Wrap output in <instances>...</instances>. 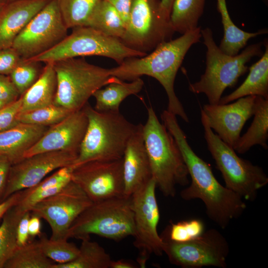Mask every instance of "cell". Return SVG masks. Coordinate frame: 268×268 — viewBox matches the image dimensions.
Listing matches in <instances>:
<instances>
[{"label":"cell","instance_id":"cell-6","mask_svg":"<svg viewBox=\"0 0 268 268\" xmlns=\"http://www.w3.org/2000/svg\"><path fill=\"white\" fill-rule=\"evenodd\" d=\"M57 86L54 104L74 112L82 109L98 89L120 81L110 69L73 58L54 63Z\"/></svg>","mask_w":268,"mask_h":268},{"label":"cell","instance_id":"cell-46","mask_svg":"<svg viewBox=\"0 0 268 268\" xmlns=\"http://www.w3.org/2000/svg\"><path fill=\"white\" fill-rule=\"evenodd\" d=\"M136 265L130 261L121 259L117 261H112L110 268H135Z\"/></svg>","mask_w":268,"mask_h":268},{"label":"cell","instance_id":"cell-15","mask_svg":"<svg viewBox=\"0 0 268 268\" xmlns=\"http://www.w3.org/2000/svg\"><path fill=\"white\" fill-rule=\"evenodd\" d=\"M71 181L93 202L124 197L123 159L93 160L73 168Z\"/></svg>","mask_w":268,"mask_h":268},{"label":"cell","instance_id":"cell-47","mask_svg":"<svg viewBox=\"0 0 268 268\" xmlns=\"http://www.w3.org/2000/svg\"><path fill=\"white\" fill-rule=\"evenodd\" d=\"M174 0H160L162 8L164 12L169 17Z\"/></svg>","mask_w":268,"mask_h":268},{"label":"cell","instance_id":"cell-31","mask_svg":"<svg viewBox=\"0 0 268 268\" xmlns=\"http://www.w3.org/2000/svg\"><path fill=\"white\" fill-rule=\"evenodd\" d=\"M55 263L44 253L39 240L17 246L4 268H52Z\"/></svg>","mask_w":268,"mask_h":268},{"label":"cell","instance_id":"cell-13","mask_svg":"<svg viewBox=\"0 0 268 268\" xmlns=\"http://www.w3.org/2000/svg\"><path fill=\"white\" fill-rule=\"evenodd\" d=\"M156 188L152 178L130 197L134 219V245L139 250L137 263L141 268H145L150 255L160 256L163 253V241L157 232L160 213Z\"/></svg>","mask_w":268,"mask_h":268},{"label":"cell","instance_id":"cell-40","mask_svg":"<svg viewBox=\"0 0 268 268\" xmlns=\"http://www.w3.org/2000/svg\"><path fill=\"white\" fill-rule=\"evenodd\" d=\"M20 96L9 75H0V100L8 104Z\"/></svg>","mask_w":268,"mask_h":268},{"label":"cell","instance_id":"cell-23","mask_svg":"<svg viewBox=\"0 0 268 268\" xmlns=\"http://www.w3.org/2000/svg\"><path fill=\"white\" fill-rule=\"evenodd\" d=\"M45 64L36 81L21 95L20 113L54 104L57 86L56 74L54 63Z\"/></svg>","mask_w":268,"mask_h":268},{"label":"cell","instance_id":"cell-22","mask_svg":"<svg viewBox=\"0 0 268 268\" xmlns=\"http://www.w3.org/2000/svg\"><path fill=\"white\" fill-rule=\"evenodd\" d=\"M261 58L249 68V73L244 82L232 93L221 97L218 104H225L247 96H258L268 99V44Z\"/></svg>","mask_w":268,"mask_h":268},{"label":"cell","instance_id":"cell-17","mask_svg":"<svg viewBox=\"0 0 268 268\" xmlns=\"http://www.w3.org/2000/svg\"><path fill=\"white\" fill-rule=\"evenodd\" d=\"M257 97L247 96L225 104H207L201 109L210 128L233 149L245 124L254 115Z\"/></svg>","mask_w":268,"mask_h":268},{"label":"cell","instance_id":"cell-21","mask_svg":"<svg viewBox=\"0 0 268 268\" xmlns=\"http://www.w3.org/2000/svg\"><path fill=\"white\" fill-rule=\"evenodd\" d=\"M48 127L19 123L0 133V154L12 164L24 158L25 153L41 138Z\"/></svg>","mask_w":268,"mask_h":268},{"label":"cell","instance_id":"cell-7","mask_svg":"<svg viewBox=\"0 0 268 268\" xmlns=\"http://www.w3.org/2000/svg\"><path fill=\"white\" fill-rule=\"evenodd\" d=\"M201 122L208 149L221 173L225 187L243 200L255 201L259 191L268 183V177L263 168L239 157L210 128L202 110Z\"/></svg>","mask_w":268,"mask_h":268},{"label":"cell","instance_id":"cell-36","mask_svg":"<svg viewBox=\"0 0 268 268\" xmlns=\"http://www.w3.org/2000/svg\"><path fill=\"white\" fill-rule=\"evenodd\" d=\"M40 62L31 60H21L13 68L9 76L20 96L36 81L42 69Z\"/></svg>","mask_w":268,"mask_h":268},{"label":"cell","instance_id":"cell-32","mask_svg":"<svg viewBox=\"0 0 268 268\" xmlns=\"http://www.w3.org/2000/svg\"><path fill=\"white\" fill-rule=\"evenodd\" d=\"M23 214L15 205L2 217L0 225V268H4L5 263L17 247V227Z\"/></svg>","mask_w":268,"mask_h":268},{"label":"cell","instance_id":"cell-27","mask_svg":"<svg viewBox=\"0 0 268 268\" xmlns=\"http://www.w3.org/2000/svg\"><path fill=\"white\" fill-rule=\"evenodd\" d=\"M217 9L221 15L223 28V36L219 48L225 54L230 56L236 55L250 39L268 32L266 29L256 32H248L240 29L231 20L226 0H217Z\"/></svg>","mask_w":268,"mask_h":268},{"label":"cell","instance_id":"cell-4","mask_svg":"<svg viewBox=\"0 0 268 268\" xmlns=\"http://www.w3.org/2000/svg\"><path fill=\"white\" fill-rule=\"evenodd\" d=\"M142 127V135L152 178L164 196L174 197L176 187L189 183V173L173 137L159 121L152 107Z\"/></svg>","mask_w":268,"mask_h":268},{"label":"cell","instance_id":"cell-37","mask_svg":"<svg viewBox=\"0 0 268 268\" xmlns=\"http://www.w3.org/2000/svg\"><path fill=\"white\" fill-rule=\"evenodd\" d=\"M204 231L203 222L201 219L193 218L171 223L163 233L172 241L185 242L199 237Z\"/></svg>","mask_w":268,"mask_h":268},{"label":"cell","instance_id":"cell-43","mask_svg":"<svg viewBox=\"0 0 268 268\" xmlns=\"http://www.w3.org/2000/svg\"><path fill=\"white\" fill-rule=\"evenodd\" d=\"M118 11L121 16L125 27L130 16L133 0H106Z\"/></svg>","mask_w":268,"mask_h":268},{"label":"cell","instance_id":"cell-5","mask_svg":"<svg viewBox=\"0 0 268 268\" xmlns=\"http://www.w3.org/2000/svg\"><path fill=\"white\" fill-rule=\"evenodd\" d=\"M201 32L206 48V68L199 81L190 84L189 90L194 93L204 94L209 104H217L225 89L235 85L248 70L247 63L254 57L263 55V43L252 44L240 54L230 56L217 46L210 28L206 27Z\"/></svg>","mask_w":268,"mask_h":268},{"label":"cell","instance_id":"cell-16","mask_svg":"<svg viewBox=\"0 0 268 268\" xmlns=\"http://www.w3.org/2000/svg\"><path fill=\"white\" fill-rule=\"evenodd\" d=\"M78 155L63 150L44 152L12 164L3 201L16 192L35 186L52 171L72 165Z\"/></svg>","mask_w":268,"mask_h":268},{"label":"cell","instance_id":"cell-41","mask_svg":"<svg viewBox=\"0 0 268 268\" xmlns=\"http://www.w3.org/2000/svg\"><path fill=\"white\" fill-rule=\"evenodd\" d=\"M31 215L30 211H26L24 213L19 221L16 230L17 246H23L29 241L28 224Z\"/></svg>","mask_w":268,"mask_h":268},{"label":"cell","instance_id":"cell-45","mask_svg":"<svg viewBox=\"0 0 268 268\" xmlns=\"http://www.w3.org/2000/svg\"><path fill=\"white\" fill-rule=\"evenodd\" d=\"M41 218L31 213L28 224V230L30 238L40 236L41 233Z\"/></svg>","mask_w":268,"mask_h":268},{"label":"cell","instance_id":"cell-10","mask_svg":"<svg viewBox=\"0 0 268 268\" xmlns=\"http://www.w3.org/2000/svg\"><path fill=\"white\" fill-rule=\"evenodd\" d=\"M174 32L160 0H133L120 40L129 48L147 54L161 43L172 39Z\"/></svg>","mask_w":268,"mask_h":268},{"label":"cell","instance_id":"cell-39","mask_svg":"<svg viewBox=\"0 0 268 268\" xmlns=\"http://www.w3.org/2000/svg\"><path fill=\"white\" fill-rule=\"evenodd\" d=\"M21 60L12 48L0 50V75H9Z\"/></svg>","mask_w":268,"mask_h":268},{"label":"cell","instance_id":"cell-25","mask_svg":"<svg viewBox=\"0 0 268 268\" xmlns=\"http://www.w3.org/2000/svg\"><path fill=\"white\" fill-rule=\"evenodd\" d=\"M253 120L247 131L240 136L234 150L244 154L256 145L268 149V99L257 96Z\"/></svg>","mask_w":268,"mask_h":268},{"label":"cell","instance_id":"cell-42","mask_svg":"<svg viewBox=\"0 0 268 268\" xmlns=\"http://www.w3.org/2000/svg\"><path fill=\"white\" fill-rule=\"evenodd\" d=\"M11 165L7 157L0 154V202L3 201Z\"/></svg>","mask_w":268,"mask_h":268},{"label":"cell","instance_id":"cell-2","mask_svg":"<svg viewBox=\"0 0 268 268\" xmlns=\"http://www.w3.org/2000/svg\"><path fill=\"white\" fill-rule=\"evenodd\" d=\"M201 30L198 27L175 39L163 42L148 55L127 58L117 67L110 68V74L123 81H132L144 75L155 78L167 94V110L188 123L189 118L176 95L174 82L187 53L192 45L200 41Z\"/></svg>","mask_w":268,"mask_h":268},{"label":"cell","instance_id":"cell-14","mask_svg":"<svg viewBox=\"0 0 268 268\" xmlns=\"http://www.w3.org/2000/svg\"><path fill=\"white\" fill-rule=\"evenodd\" d=\"M92 203L71 180L57 193L35 204L30 212L48 222L52 231L51 239H68L67 233L72 223Z\"/></svg>","mask_w":268,"mask_h":268},{"label":"cell","instance_id":"cell-11","mask_svg":"<svg viewBox=\"0 0 268 268\" xmlns=\"http://www.w3.org/2000/svg\"><path fill=\"white\" fill-rule=\"evenodd\" d=\"M160 236L163 253L173 265L183 268L227 267L229 244L216 229H208L199 237L185 242L172 241L163 233Z\"/></svg>","mask_w":268,"mask_h":268},{"label":"cell","instance_id":"cell-18","mask_svg":"<svg viewBox=\"0 0 268 268\" xmlns=\"http://www.w3.org/2000/svg\"><path fill=\"white\" fill-rule=\"evenodd\" d=\"M88 121L82 109L71 112L65 119L49 127L24 157L44 152L68 151L78 154Z\"/></svg>","mask_w":268,"mask_h":268},{"label":"cell","instance_id":"cell-48","mask_svg":"<svg viewBox=\"0 0 268 268\" xmlns=\"http://www.w3.org/2000/svg\"><path fill=\"white\" fill-rule=\"evenodd\" d=\"M8 2V0H0V12Z\"/></svg>","mask_w":268,"mask_h":268},{"label":"cell","instance_id":"cell-30","mask_svg":"<svg viewBox=\"0 0 268 268\" xmlns=\"http://www.w3.org/2000/svg\"><path fill=\"white\" fill-rule=\"evenodd\" d=\"M86 26L119 39L123 36L126 28L119 13L106 0H100L91 15Z\"/></svg>","mask_w":268,"mask_h":268},{"label":"cell","instance_id":"cell-33","mask_svg":"<svg viewBox=\"0 0 268 268\" xmlns=\"http://www.w3.org/2000/svg\"><path fill=\"white\" fill-rule=\"evenodd\" d=\"M101 0H57L60 11L68 29L86 26Z\"/></svg>","mask_w":268,"mask_h":268},{"label":"cell","instance_id":"cell-28","mask_svg":"<svg viewBox=\"0 0 268 268\" xmlns=\"http://www.w3.org/2000/svg\"><path fill=\"white\" fill-rule=\"evenodd\" d=\"M205 2V0H174L170 14L174 32L182 35L198 27Z\"/></svg>","mask_w":268,"mask_h":268},{"label":"cell","instance_id":"cell-38","mask_svg":"<svg viewBox=\"0 0 268 268\" xmlns=\"http://www.w3.org/2000/svg\"><path fill=\"white\" fill-rule=\"evenodd\" d=\"M21 96L15 101L0 109V133L7 131L18 125V116L20 112Z\"/></svg>","mask_w":268,"mask_h":268},{"label":"cell","instance_id":"cell-8","mask_svg":"<svg viewBox=\"0 0 268 268\" xmlns=\"http://www.w3.org/2000/svg\"><path fill=\"white\" fill-rule=\"evenodd\" d=\"M134 232L131 198L122 197L93 202L72 223L67 238L82 240L94 234L119 241Z\"/></svg>","mask_w":268,"mask_h":268},{"label":"cell","instance_id":"cell-20","mask_svg":"<svg viewBox=\"0 0 268 268\" xmlns=\"http://www.w3.org/2000/svg\"><path fill=\"white\" fill-rule=\"evenodd\" d=\"M49 1L16 0L9 1L0 12V50L11 48L19 33Z\"/></svg>","mask_w":268,"mask_h":268},{"label":"cell","instance_id":"cell-34","mask_svg":"<svg viewBox=\"0 0 268 268\" xmlns=\"http://www.w3.org/2000/svg\"><path fill=\"white\" fill-rule=\"evenodd\" d=\"M39 242L45 255L55 263L66 264L74 260L79 253V248L66 239L52 240L42 233Z\"/></svg>","mask_w":268,"mask_h":268},{"label":"cell","instance_id":"cell-19","mask_svg":"<svg viewBox=\"0 0 268 268\" xmlns=\"http://www.w3.org/2000/svg\"><path fill=\"white\" fill-rule=\"evenodd\" d=\"M142 127L138 124L126 148L123 159L124 196H131L152 178L149 160L145 147Z\"/></svg>","mask_w":268,"mask_h":268},{"label":"cell","instance_id":"cell-49","mask_svg":"<svg viewBox=\"0 0 268 268\" xmlns=\"http://www.w3.org/2000/svg\"><path fill=\"white\" fill-rule=\"evenodd\" d=\"M7 104H6L4 102L0 100V109L2 108L3 107L5 106Z\"/></svg>","mask_w":268,"mask_h":268},{"label":"cell","instance_id":"cell-44","mask_svg":"<svg viewBox=\"0 0 268 268\" xmlns=\"http://www.w3.org/2000/svg\"><path fill=\"white\" fill-rule=\"evenodd\" d=\"M23 193L24 190L16 192L0 202V219L3 217L9 209L19 202Z\"/></svg>","mask_w":268,"mask_h":268},{"label":"cell","instance_id":"cell-24","mask_svg":"<svg viewBox=\"0 0 268 268\" xmlns=\"http://www.w3.org/2000/svg\"><path fill=\"white\" fill-rule=\"evenodd\" d=\"M73 169L72 165L61 168L35 186L24 189L16 205L17 208L22 213L30 211L37 202L57 193L71 180Z\"/></svg>","mask_w":268,"mask_h":268},{"label":"cell","instance_id":"cell-12","mask_svg":"<svg viewBox=\"0 0 268 268\" xmlns=\"http://www.w3.org/2000/svg\"><path fill=\"white\" fill-rule=\"evenodd\" d=\"M57 0H50L27 24L12 46L23 60L51 49L67 36Z\"/></svg>","mask_w":268,"mask_h":268},{"label":"cell","instance_id":"cell-26","mask_svg":"<svg viewBox=\"0 0 268 268\" xmlns=\"http://www.w3.org/2000/svg\"><path fill=\"white\" fill-rule=\"evenodd\" d=\"M144 82L140 77L126 82L123 80L107 84L93 94L96 101L94 109L102 112H117L121 103L127 97L139 92Z\"/></svg>","mask_w":268,"mask_h":268},{"label":"cell","instance_id":"cell-50","mask_svg":"<svg viewBox=\"0 0 268 268\" xmlns=\"http://www.w3.org/2000/svg\"><path fill=\"white\" fill-rule=\"evenodd\" d=\"M8 1H14V0H8Z\"/></svg>","mask_w":268,"mask_h":268},{"label":"cell","instance_id":"cell-29","mask_svg":"<svg viewBox=\"0 0 268 268\" xmlns=\"http://www.w3.org/2000/svg\"><path fill=\"white\" fill-rule=\"evenodd\" d=\"M79 253L73 261L66 264L55 263L52 268H110L112 260L105 249L89 238L81 240Z\"/></svg>","mask_w":268,"mask_h":268},{"label":"cell","instance_id":"cell-3","mask_svg":"<svg viewBox=\"0 0 268 268\" xmlns=\"http://www.w3.org/2000/svg\"><path fill=\"white\" fill-rule=\"evenodd\" d=\"M82 109L88 124L73 168L93 160L122 158L128 141L138 124L131 123L120 112L98 111L88 103Z\"/></svg>","mask_w":268,"mask_h":268},{"label":"cell","instance_id":"cell-35","mask_svg":"<svg viewBox=\"0 0 268 268\" xmlns=\"http://www.w3.org/2000/svg\"><path fill=\"white\" fill-rule=\"evenodd\" d=\"M71 111L61 106H50L20 113L18 119L20 123L50 127L60 122Z\"/></svg>","mask_w":268,"mask_h":268},{"label":"cell","instance_id":"cell-1","mask_svg":"<svg viewBox=\"0 0 268 268\" xmlns=\"http://www.w3.org/2000/svg\"><path fill=\"white\" fill-rule=\"evenodd\" d=\"M166 127L179 148L191 179L190 186L181 192V198L201 200L208 218L221 229L226 228L246 209L243 199L216 180L210 166L190 146L177 120L169 121Z\"/></svg>","mask_w":268,"mask_h":268},{"label":"cell","instance_id":"cell-9","mask_svg":"<svg viewBox=\"0 0 268 268\" xmlns=\"http://www.w3.org/2000/svg\"><path fill=\"white\" fill-rule=\"evenodd\" d=\"M72 29L70 35L54 47L27 60L47 64L69 58L99 56L112 59L119 65L127 58L147 54L130 48L120 39L91 27L82 26Z\"/></svg>","mask_w":268,"mask_h":268}]
</instances>
